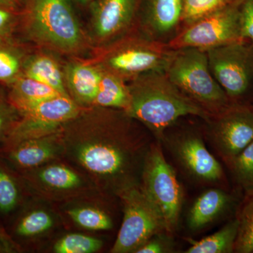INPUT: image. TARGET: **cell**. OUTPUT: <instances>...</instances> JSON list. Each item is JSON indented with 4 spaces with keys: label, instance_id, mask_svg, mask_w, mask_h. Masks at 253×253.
I'll return each mask as SVG.
<instances>
[{
    "label": "cell",
    "instance_id": "6da1fadb",
    "mask_svg": "<svg viewBox=\"0 0 253 253\" xmlns=\"http://www.w3.org/2000/svg\"><path fill=\"white\" fill-rule=\"evenodd\" d=\"M133 120L123 110L82 109L61 131L63 156L104 192L119 196L140 186L151 145L135 130Z\"/></svg>",
    "mask_w": 253,
    "mask_h": 253
},
{
    "label": "cell",
    "instance_id": "7a4b0ae2",
    "mask_svg": "<svg viewBox=\"0 0 253 253\" xmlns=\"http://www.w3.org/2000/svg\"><path fill=\"white\" fill-rule=\"evenodd\" d=\"M128 87L130 103L126 114L157 136L183 116L207 118L204 108L181 91L165 71L140 75L131 80Z\"/></svg>",
    "mask_w": 253,
    "mask_h": 253
},
{
    "label": "cell",
    "instance_id": "3957f363",
    "mask_svg": "<svg viewBox=\"0 0 253 253\" xmlns=\"http://www.w3.org/2000/svg\"><path fill=\"white\" fill-rule=\"evenodd\" d=\"M22 22L28 38L56 52L78 54L87 45L71 0H27Z\"/></svg>",
    "mask_w": 253,
    "mask_h": 253
},
{
    "label": "cell",
    "instance_id": "277c9868",
    "mask_svg": "<svg viewBox=\"0 0 253 253\" xmlns=\"http://www.w3.org/2000/svg\"><path fill=\"white\" fill-rule=\"evenodd\" d=\"M165 72L181 91L204 109L219 114L231 104V100L211 72L205 50L197 48L174 50Z\"/></svg>",
    "mask_w": 253,
    "mask_h": 253
},
{
    "label": "cell",
    "instance_id": "5b68a950",
    "mask_svg": "<svg viewBox=\"0 0 253 253\" xmlns=\"http://www.w3.org/2000/svg\"><path fill=\"white\" fill-rule=\"evenodd\" d=\"M174 51L158 42L129 38L110 43L91 61L124 81H131L144 73L165 71Z\"/></svg>",
    "mask_w": 253,
    "mask_h": 253
},
{
    "label": "cell",
    "instance_id": "8992f818",
    "mask_svg": "<svg viewBox=\"0 0 253 253\" xmlns=\"http://www.w3.org/2000/svg\"><path fill=\"white\" fill-rule=\"evenodd\" d=\"M124 206L122 225L111 253H135L156 234L166 230L161 212L141 185L120 195Z\"/></svg>",
    "mask_w": 253,
    "mask_h": 253
},
{
    "label": "cell",
    "instance_id": "52a82bcc",
    "mask_svg": "<svg viewBox=\"0 0 253 253\" xmlns=\"http://www.w3.org/2000/svg\"><path fill=\"white\" fill-rule=\"evenodd\" d=\"M141 186L164 220L166 231L175 230L182 205V192L174 169L159 144L151 145L145 160Z\"/></svg>",
    "mask_w": 253,
    "mask_h": 253
},
{
    "label": "cell",
    "instance_id": "ba28073f",
    "mask_svg": "<svg viewBox=\"0 0 253 253\" xmlns=\"http://www.w3.org/2000/svg\"><path fill=\"white\" fill-rule=\"evenodd\" d=\"M245 41L240 0L191 23L169 43L171 49L197 48L206 50Z\"/></svg>",
    "mask_w": 253,
    "mask_h": 253
},
{
    "label": "cell",
    "instance_id": "9c48e42d",
    "mask_svg": "<svg viewBox=\"0 0 253 253\" xmlns=\"http://www.w3.org/2000/svg\"><path fill=\"white\" fill-rule=\"evenodd\" d=\"M213 76L229 99L247 94L253 86V45L243 41L206 50Z\"/></svg>",
    "mask_w": 253,
    "mask_h": 253
},
{
    "label": "cell",
    "instance_id": "30bf717a",
    "mask_svg": "<svg viewBox=\"0 0 253 253\" xmlns=\"http://www.w3.org/2000/svg\"><path fill=\"white\" fill-rule=\"evenodd\" d=\"M82 109L69 95H60L42 103L21 115L2 148L18 141L59 132Z\"/></svg>",
    "mask_w": 253,
    "mask_h": 253
},
{
    "label": "cell",
    "instance_id": "8fae6325",
    "mask_svg": "<svg viewBox=\"0 0 253 253\" xmlns=\"http://www.w3.org/2000/svg\"><path fill=\"white\" fill-rule=\"evenodd\" d=\"M67 165L52 161L23 172V179L36 194L49 199H63L84 194L89 189V179Z\"/></svg>",
    "mask_w": 253,
    "mask_h": 253
},
{
    "label": "cell",
    "instance_id": "7c38bea8",
    "mask_svg": "<svg viewBox=\"0 0 253 253\" xmlns=\"http://www.w3.org/2000/svg\"><path fill=\"white\" fill-rule=\"evenodd\" d=\"M219 114L214 129L216 144L231 163L253 141V109L231 104Z\"/></svg>",
    "mask_w": 253,
    "mask_h": 253
},
{
    "label": "cell",
    "instance_id": "4fadbf2b",
    "mask_svg": "<svg viewBox=\"0 0 253 253\" xmlns=\"http://www.w3.org/2000/svg\"><path fill=\"white\" fill-rule=\"evenodd\" d=\"M137 0H96L91 6V37L106 44L121 36L136 16Z\"/></svg>",
    "mask_w": 253,
    "mask_h": 253
},
{
    "label": "cell",
    "instance_id": "5bb4252c",
    "mask_svg": "<svg viewBox=\"0 0 253 253\" xmlns=\"http://www.w3.org/2000/svg\"><path fill=\"white\" fill-rule=\"evenodd\" d=\"M61 131L48 136L18 141L1 149L15 169L22 173L28 172L63 156Z\"/></svg>",
    "mask_w": 253,
    "mask_h": 253
},
{
    "label": "cell",
    "instance_id": "9a60e30c",
    "mask_svg": "<svg viewBox=\"0 0 253 253\" xmlns=\"http://www.w3.org/2000/svg\"><path fill=\"white\" fill-rule=\"evenodd\" d=\"M66 90L82 109L92 107L99 88L101 69L91 61L71 60L63 66Z\"/></svg>",
    "mask_w": 253,
    "mask_h": 253
},
{
    "label": "cell",
    "instance_id": "2e32d148",
    "mask_svg": "<svg viewBox=\"0 0 253 253\" xmlns=\"http://www.w3.org/2000/svg\"><path fill=\"white\" fill-rule=\"evenodd\" d=\"M176 153L181 162L196 177L206 181H217L222 176L220 163L208 151L199 138H184L178 144Z\"/></svg>",
    "mask_w": 253,
    "mask_h": 253
},
{
    "label": "cell",
    "instance_id": "e0dca14e",
    "mask_svg": "<svg viewBox=\"0 0 253 253\" xmlns=\"http://www.w3.org/2000/svg\"><path fill=\"white\" fill-rule=\"evenodd\" d=\"M182 0H137L136 15L156 36L170 33L181 21Z\"/></svg>",
    "mask_w": 253,
    "mask_h": 253
},
{
    "label": "cell",
    "instance_id": "ac0fdd59",
    "mask_svg": "<svg viewBox=\"0 0 253 253\" xmlns=\"http://www.w3.org/2000/svg\"><path fill=\"white\" fill-rule=\"evenodd\" d=\"M8 96L20 115L61 94L44 83L21 76L9 86Z\"/></svg>",
    "mask_w": 253,
    "mask_h": 253
},
{
    "label": "cell",
    "instance_id": "d6986e66",
    "mask_svg": "<svg viewBox=\"0 0 253 253\" xmlns=\"http://www.w3.org/2000/svg\"><path fill=\"white\" fill-rule=\"evenodd\" d=\"M22 76L41 82L63 94L68 95L65 83L63 67L53 55L44 51L28 55Z\"/></svg>",
    "mask_w": 253,
    "mask_h": 253
},
{
    "label": "cell",
    "instance_id": "ffe728a7",
    "mask_svg": "<svg viewBox=\"0 0 253 253\" xmlns=\"http://www.w3.org/2000/svg\"><path fill=\"white\" fill-rule=\"evenodd\" d=\"M231 196L221 189L208 190L195 201L188 216V225L198 230L208 225L229 206Z\"/></svg>",
    "mask_w": 253,
    "mask_h": 253
},
{
    "label": "cell",
    "instance_id": "44dd1931",
    "mask_svg": "<svg viewBox=\"0 0 253 253\" xmlns=\"http://www.w3.org/2000/svg\"><path fill=\"white\" fill-rule=\"evenodd\" d=\"M101 69L99 88L92 107L127 111L130 94L126 81L104 68Z\"/></svg>",
    "mask_w": 253,
    "mask_h": 253
},
{
    "label": "cell",
    "instance_id": "7402d4cb",
    "mask_svg": "<svg viewBox=\"0 0 253 253\" xmlns=\"http://www.w3.org/2000/svg\"><path fill=\"white\" fill-rule=\"evenodd\" d=\"M29 54L13 37L0 40V84L9 86L22 76Z\"/></svg>",
    "mask_w": 253,
    "mask_h": 253
},
{
    "label": "cell",
    "instance_id": "603a6c76",
    "mask_svg": "<svg viewBox=\"0 0 253 253\" xmlns=\"http://www.w3.org/2000/svg\"><path fill=\"white\" fill-rule=\"evenodd\" d=\"M239 221L238 218L232 219L225 226L201 241H190L191 246L186 253H229L234 251L238 234Z\"/></svg>",
    "mask_w": 253,
    "mask_h": 253
},
{
    "label": "cell",
    "instance_id": "cb8c5ba5",
    "mask_svg": "<svg viewBox=\"0 0 253 253\" xmlns=\"http://www.w3.org/2000/svg\"><path fill=\"white\" fill-rule=\"evenodd\" d=\"M55 224L54 217L46 210H31L18 219L15 226V234L23 239H31L47 232Z\"/></svg>",
    "mask_w": 253,
    "mask_h": 253
},
{
    "label": "cell",
    "instance_id": "d4e9b609",
    "mask_svg": "<svg viewBox=\"0 0 253 253\" xmlns=\"http://www.w3.org/2000/svg\"><path fill=\"white\" fill-rule=\"evenodd\" d=\"M73 222L80 227L89 231H106L113 227V221L109 214L95 206H74L66 211Z\"/></svg>",
    "mask_w": 253,
    "mask_h": 253
},
{
    "label": "cell",
    "instance_id": "484cf974",
    "mask_svg": "<svg viewBox=\"0 0 253 253\" xmlns=\"http://www.w3.org/2000/svg\"><path fill=\"white\" fill-rule=\"evenodd\" d=\"M104 246L102 241L93 236L72 233L63 236L54 245L56 253H94Z\"/></svg>",
    "mask_w": 253,
    "mask_h": 253
},
{
    "label": "cell",
    "instance_id": "4316f807",
    "mask_svg": "<svg viewBox=\"0 0 253 253\" xmlns=\"http://www.w3.org/2000/svg\"><path fill=\"white\" fill-rule=\"evenodd\" d=\"M21 199V191L17 179L9 169L0 163V212H12Z\"/></svg>",
    "mask_w": 253,
    "mask_h": 253
},
{
    "label": "cell",
    "instance_id": "83f0119b",
    "mask_svg": "<svg viewBox=\"0 0 253 253\" xmlns=\"http://www.w3.org/2000/svg\"><path fill=\"white\" fill-rule=\"evenodd\" d=\"M238 184L248 197L253 196V141L231 162Z\"/></svg>",
    "mask_w": 253,
    "mask_h": 253
},
{
    "label": "cell",
    "instance_id": "f1b7e54d",
    "mask_svg": "<svg viewBox=\"0 0 253 253\" xmlns=\"http://www.w3.org/2000/svg\"><path fill=\"white\" fill-rule=\"evenodd\" d=\"M238 219L239 234L234 251L239 253H253V196H249Z\"/></svg>",
    "mask_w": 253,
    "mask_h": 253
},
{
    "label": "cell",
    "instance_id": "f546056e",
    "mask_svg": "<svg viewBox=\"0 0 253 253\" xmlns=\"http://www.w3.org/2000/svg\"><path fill=\"white\" fill-rule=\"evenodd\" d=\"M236 0H182L181 20L191 24Z\"/></svg>",
    "mask_w": 253,
    "mask_h": 253
},
{
    "label": "cell",
    "instance_id": "4dcf8cb0",
    "mask_svg": "<svg viewBox=\"0 0 253 253\" xmlns=\"http://www.w3.org/2000/svg\"><path fill=\"white\" fill-rule=\"evenodd\" d=\"M21 118V115L10 101L8 93L0 88V149Z\"/></svg>",
    "mask_w": 253,
    "mask_h": 253
},
{
    "label": "cell",
    "instance_id": "1f68e13d",
    "mask_svg": "<svg viewBox=\"0 0 253 253\" xmlns=\"http://www.w3.org/2000/svg\"><path fill=\"white\" fill-rule=\"evenodd\" d=\"M21 6L8 0H0V40L14 36L22 23L23 11Z\"/></svg>",
    "mask_w": 253,
    "mask_h": 253
},
{
    "label": "cell",
    "instance_id": "d6a6232c",
    "mask_svg": "<svg viewBox=\"0 0 253 253\" xmlns=\"http://www.w3.org/2000/svg\"><path fill=\"white\" fill-rule=\"evenodd\" d=\"M243 36L253 45V0H240Z\"/></svg>",
    "mask_w": 253,
    "mask_h": 253
},
{
    "label": "cell",
    "instance_id": "836d02e7",
    "mask_svg": "<svg viewBox=\"0 0 253 253\" xmlns=\"http://www.w3.org/2000/svg\"><path fill=\"white\" fill-rule=\"evenodd\" d=\"M161 233L156 234L142 246H141L135 253H168L171 250L169 238L161 235Z\"/></svg>",
    "mask_w": 253,
    "mask_h": 253
},
{
    "label": "cell",
    "instance_id": "e575fe53",
    "mask_svg": "<svg viewBox=\"0 0 253 253\" xmlns=\"http://www.w3.org/2000/svg\"><path fill=\"white\" fill-rule=\"evenodd\" d=\"M18 251L17 246L0 227V252L13 253Z\"/></svg>",
    "mask_w": 253,
    "mask_h": 253
},
{
    "label": "cell",
    "instance_id": "d590c367",
    "mask_svg": "<svg viewBox=\"0 0 253 253\" xmlns=\"http://www.w3.org/2000/svg\"><path fill=\"white\" fill-rule=\"evenodd\" d=\"M8 1H11V2L14 3V4L18 5L19 6H21L23 3L26 2L27 0H8Z\"/></svg>",
    "mask_w": 253,
    "mask_h": 253
},
{
    "label": "cell",
    "instance_id": "8d00e7d4",
    "mask_svg": "<svg viewBox=\"0 0 253 253\" xmlns=\"http://www.w3.org/2000/svg\"><path fill=\"white\" fill-rule=\"evenodd\" d=\"M75 1L83 5H87L92 2V0H75Z\"/></svg>",
    "mask_w": 253,
    "mask_h": 253
}]
</instances>
